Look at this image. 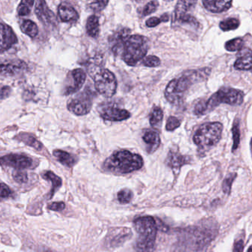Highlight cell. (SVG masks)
<instances>
[{"mask_svg":"<svg viewBox=\"0 0 252 252\" xmlns=\"http://www.w3.org/2000/svg\"><path fill=\"white\" fill-rule=\"evenodd\" d=\"M211 73L210 67L189 70L178 79H172L166 87V99L172 105L181 103L187 90L193 84L205 80Z\"/></svg>","mask_w":252,"mask_h":252,"instance_id":"6da1fadb","label":"cell"},{"mask_svg":"<svg viewBox=\"0 0 252 252\" xmlns=\"http://www.w3.org/2000/svg\"><path fill=\"white\" fill-rule=\"evenodd\" d=\"M149 41L142 35H129L112 48L115 54H121L127 65L134 66L143 60L149 50Z\"/></svg>","mask_w":252,"mask_h":252,"instance_id":"7a4b0ae2","label":"cell"},{"mask_svg":"<svg viewBox=\"0 0 252 252\" xmlns=\"http://www.w3.org/2000/svg\"><path fill=\"white\" fill-rule=\"evenodd\" d=\"M144 165L143 158L138 154L128 150H120L114 152L104 163V169L116 174L124 175L142 169Z\"/></svg>","mask_w":252,"mask_h":252,"instance_id":"3957f363","label":"cell"},{"mask_svg":"<svg viewBox=\"0 0 252 252\" xmlns=\"http://www.w3.org/2000/svg\"><path fill=\"white\" fill-rule=\"evenodd\" d=\"M137 233L135 249L138 252H152L156 240L157 223L150 216L138 217L134 221Z\"/></svg>","mask_w":252,"mask_h":252,"instance_id":"277c9868","label":"cell"},{"mask_svg":"<svg viewBox=\"0 0 252 252\" xmlns=\"http://www.w3.org/2000/svg\"><path fill=\"white\" fill-rule=\"evenodd\" d=\"M88 73L94 81L96 90L102 96L110 98L114 96L117 89L116 76L108 69L99 64H90Z\"/></svg>","mask_w":252,"mask_h":252,"instance_id":"5b68a950","label":"cell"},{"mask_svg":"<svg viewBox=\"0 0 252 252\" xmlns=\"http://www.w3.org/2000/svg\"><path fill=\"white\" fill-rule=\"evenodd\" d=\"M223 129V125L220 122L204 124L196 131L193 141L200 149L207 150L220 142Z\"/></svg>","mask_w":252,"mask_h":252,"instance_id":"8992f818","label":"cell"},{"mask_svg":"<svg viewBox=\"0 0 252 252\" xmlns=\"http://www.w3.org/2000/svg\"><path fill=\"white\" fill-rule=\"evenodd\" d=\"M244 93L237 89L223 87L213 94L207 102L204 101L206 113L212 111L221 104H227L231 106H238L243 104Z\"/></svg>","mask_w":252,"mask_h":252,"instance_id":"52a82bcc","label":"cell"},{"mask_svg":"<svg viewBox=\"0 0 252 252\" xmlns=\"http://www.w3.org/2000/svg\"><path fill=\"white\" fill-rule=\"evenodd\" d=\"M196 1H178L174 12L172 24H189L198 27L199 23L189 11L194 8Z\"/></svg>","mask_w":252,"mask_h":252,"instance_id":"ba28073f","label":"cell"},{"mask_svg":"<svg viewBox=\"0 0 252 252\" xmlns=\"http://www.w3.org/2000/svg\"><path fill=\"white\" fill-rule=\"evenodd\" d=\"M132 236V231L126 227L112 229L105 239V246L109 249H116L126 243Z\"/></svg>","mask_w":252,"mask_h":252,"instance_id":"9c48e42d","label":"cell"},{"mask_svg":"<svg viewBox=\"0 0 252 252\" xmlns=\"http://www.w3.org/2000/svg\"><path fill=\"white\" fill-rule=\"evenodd\" d=\"M34 164L33 159L27 155L9 154L0 158V166L13 167L17 170L31 168Z\"/></svg>","mask_w":252,"mask_h":252,"instance_id":"30bf717a","label":"cell"},{"mask_svg":"<svg viewBox=\"0 0 252 252\" xmlns=\"http://www.w3.org/2000/svg\"><path fill=\"white\" fill-rule=\"evenodd\" d=\"M92 102L89 95L81 93L77 97L71 99L67 102V108L76 116H84L91 110Z\"/></svg>","mask_w":252,"mask_h":252,"instance_id":"8fae6325","label":"cell"},{"mask_svg":"<svg viewBox=\"0 0 252 252\" xmlns=\"http://www.w3.org/2000/svg\"><path fill=\"white\" fill-rule=\"evenodd\" d=\"M99 113L102 119L109 122H122L130 117V113L126 109H121L109 104H103L99 106Z\"/></svg>","mask_w":252,"mask_h":252,"instance_id":"7c38bea8","label":"cell"},{"mask_svg":"<svg viewBox=\"0 0 252 252\" xmlns=\"http://www.w3.org/2000/svg\"><path fill=\"white\" fill-rule=\"evenodd\" d=\"M18 42V38L8 24L0 23V54L11 49Z\"/></svg>","mask_w":252,"mask_h":252,"instance_id":"4fadbf2b","label":"cell"},{"mask_svg":"<svg viewBox=\"0 0 252 252\" xmlns=\"http://www.w3.org/2000/svg\"><path fill=\"white\" fill-rule=\"evenodd\" d=\"M35 13L39 20L45 25L55 26L58 24L57 17L50 11L44 1L38 0L35 2Z\"/></svg>","mask_w":252,"mask_h":252,"instance_id":"5bb4252c","label":"cell"},{"mask_svg":"<svg viewBox=\"0 0 252 252\" xmlns=\"http://www.w3.org/2000/svg\"><path fill=\"white\" fill-rule=\"evenodd\" d=\"M71 76L73 78V84L66 87L65 91H64V95L66 96L74 94L76 92L79 91L83 87L84 84L86 81V78H87L85 72L80 68L73 70L71 72Z\"/></svg>","mask_w":252,"mask_h":252,"instance_id":"9a60e30c","label":"cell"},{"mask_svg":"<svg viewBox=\"0 0 252 252\" xmlns=\"http://www.w3.org/2000/svg\"><path fill=\"white\" fill-rule=\"evenodd\" d=\"M27 68V64L24 62L16 60L0 63V75L5 76H14L20 71H24Z\"/></svg>","mask_w":252,"mask_h":252,"instance_id":"2e32d148","label":"cell"},{"mask_svg":"<svg viewBox=\"0 0 252 252\" xmlns=\"http://www.w3.org/2000/svg\"><path fill=\"white\" fill-rule=\"evenodd\" d=\"M190 158L188 156L181 155L178 151L170 150L167 156V163L174 171H179L181 167L189 164Z\"/></svg>","mask_w":252,"mask_h":252,"instance_id":"e0dca14e","label":"cell"},{"mask_svg":"<svg viewBox=\"0 0 252 252\" xmlns=\"http://www.w3.org/2000/svg\"><path fill=\"white\" fill-rule=\"evenodd\" d=\"M142 138L147 145V150L149 153H153L159 147L161 139L159 134L156 131L147 129L145 131Z\"/></svg>","mask_w":252,"mask_h":252,"instance_id":"ac0fdd59","label":"cell"},{"mask_svg":"<svg viewBox=\"0 0 252 252\" xmlns=\"http://www.w3.org/2000/svg\"><path fill=\"white\" fill-rule=\"evenodd\" d=\"M203 5L206 9L212 13H222L228 11L232 5V1H223V0H205L203 1Z\"/></svg>","mask_w":252,"mask_h":252,"instance_id":"d6986e66","label":"cell"},{"mask_svg":"<svg viewBox=\"0 0 252 252\" xmlns=\"http://www.w3.org/2000/svg\"><path fill=\"white\" fill-rule=\"evenodd\" d=\"M58 14L60 20L64 22H75L79 20L77 11L67 4H61L59 6Z\"/></svg>","mask_w":252,"mask_h":252,"instance_id":"ffe728a7","label":"cell"},{"mask_svg":"<svg viewBox=\"0 0 252 252\" xmlns=\"http://www.w3.org/2000/svg\"><path fill=\"white\" fill-rule=\"evenodd\" d=\"M236 70H251L252 69V50L250 48L245 49L242 52L241 56L236 60L234 64Z\"/></svg>","mask_w":252,"mask_h":252,"instance_id":"44dd1931","label":"cell"},{"mask_svg":"<svg viewBox=\"0 0 252 252\" xmlns=\"http://www.w3.org/2000/svg\"><path fill=\"white\" fill-rule=\"evenodd\" d=\"M15 139L18 140L20 142H22L27 146L31 147L37 150H41L42 149V145L32 134L21 132L15 137Z\"/></svg>","mask_w":252,"mask_h":252,"instance_id":"7402d4cb","label":"cell"},{"mask_svg":"<svg viewBox=\"0 0 252 252\" xmlns=\"http://www.w3.org/2000/svg\"><path fill=\"white\" fill-rule=\"evenodd\" d=\"M53 155L62 164L67 167H73L77 162V158L76 157L65 151L57 149V150L53 151Z\"/></svg>","mask_w":252,"mask_h":252,"instance_id":"603a6c76","label":"cell"},{"mask_svg":"<svg viewBox=\"0 0 252 252\" xmlns=\"http://www.w3.org/2000/svg\"><path fill=\"white\" fill-rule=\"evenodd\" d=\"M86 29L88 36L92 38H97L100 34L99 20L96 15H92L87 19Z\"/></svg>","mask_w":252,"mask_h":252,"instance_id":"cb8c5ba5","label":"cell"},{"mask_svg":"<svg viewBox=\"0 0 252 252\" xmlns=\"http://www.w3.org/2000/svg\"><path fill=\"white\" fill-rule=\"evenodd\" d=\"M42 178L47 181H50L52 183L51 194H50V198L54 195L55 193L61 187L63 184V180L60 177L57 176L54 172L52 171H47L42 175Z\"/></svg>","mask_w":252,"mask_h":252,"instance_id":"d4e9b609","label":"cell"},{"mask_svg":"<svg viewBox=\"0 0 252 252\" xmlns=\"http://www.w3.org/2000/svg\"><path fill=\"white\" fill-rule=\"evenodd\" d=\"M20 28L24 34L31 38H34L38 35V27H37V24L31 20H24L20 25Z\"/></svg>","mask_w":252,"mask_h":252,"instance_id":"484cf974","label":"cell"},{"mask_svg":"<svg viewBox=\"0 0 252 252\" xmlns=\"http://www.w3.org/2000/svg\"><path fill=\"white\" fill-rule=\"evenodd\" d=\"M164 119V113L162 109L159 106H155L151 111L150 116H149V123L152 126L156 127L160 126Z\"/></svg>","mask_w":252,"mask_h":252,"instance_id":"4316f807","label":"cell"},{"mask_svg":"<svg viewBox=\"0 0 252 252\" xmlns=\"http://www.w3.org/2000/svg\"><path fill=\"white\" fill-rule=\"evenodd\" d=\"M240 26V21L236 18H228L220 21L219 27L223 31H230L236 30Z\"/></svg>","mask_w":252,"mask_h":252,"instance_id":"83f0119b","label":"cell"},{"mask_svg":"<svg viewBox=\"0 0 252 252\" xmlns=\"http://www.w3.org/2000/svg\"><path fill=\"white\" fill-rule=\"evenodd\" d=\"M244 47V41L242 38L233 39L225 44L226 50L230 52L240 51Z\"/></svg>","mask_w":252,"mask_h":252,"instance_id":"f1b7e54d","label":"cell"},{"mask_svg":"<svg viewBox=\"0 0 252 252\" xmlns=\"http://www.w3.org/2000/svg\"><path fill=\"white\" fill-rule=\"evenodd\" d=\"M34 3H35L34 1H28V0L21 1L17 8V13H18L19 16L25 17V16L29 15L31 8Z\"/></svg>","mask_w":252,"mask_h":252,"instance_id":"f546056e","label":"cell"},{"mask_svg":"<svg viewBox=\"0 0 252 252\" xmlns=\"http://www.w3.org/2000/svg\"><path fill=\"white\" fill-rule=\"evenodd\" d=\"M232 134H233V146L232 151L238 148L240 142V125H239V120L234 121V125L232 126Z\"/></svg>","mask_w":252,"mask_h":252,"instance_id":"4dcf8cb0","label":"cell"},{"mask_svg":"<svg viewBox=\"0 0 252 252\" xmlns=\"http://www.w3.org/2000/svg\"><path fill=\"white\" fill-rule=\"evenodd\" d=\"M132 191L129 189H124L118 193V200L121 204H128L132 201Z\"/></svg>","mask_w":252,"mask_h":252,"instance_id":"1f68e13d","label":"cell"},{"mask_svg":"<svg viewBox=\"0 0 252 252\" xmlns=\"http://www.w3.org/2000/svg\"><path fill=\"white\" fill-rule=\"evenodd\" d=\"M158 5H159V2L158 1H151V2H148L142 11V17H146V16L149 15V14H152L155 12L157 9H158Z\"/></svg>","mask_w":252,"mask_h":252,"instance_id":"d6a6232c","label":"cell"},{"mask_svg":"<svg viewBox=\"0 0 252 252\" xmlns=\"http://www.w3.org/2000/svg\"><path fill=\"white\" fill-rule=\"evenodd\" d=\"M181 121L175 116H170L167 119L166 129L167 131H174L181 126Z\"/></svg>","mask_w":252,"mask_h":252,"instance_id":"836d02e7","label":"cell"},{"mask_svg":"<svg viewBox=\"0 0 252 252\" xmlns=\"http://www.w3.org/2000/svg\"><path fill=\"white\" fill-rule=\"evenodd\" d=\"M143 64L149 67H156L161 64V60L155 56H148L143 59Z\"/></svg>","mask_w":252,"mask_h":252,"instance_id":"e575fe53","label":"cell"},{"mask_svg":"<svg viewBox=\"0 0 252 252\" xmlns=\"http://www.w3.org/2000/svg\"><path fill=\"white\" fill-rule=\"evenodd\" d=\"M236 176L237 175L235 173L230 174L223 181V190L226 194H230L231 191V185H232L233 181L235 179Z\"/></svg>","mask_w":252,"mask_h":252,"instance_id":"d590c367","label":"cell"},{"mask_svg":"<svg viewBox=\"0 0 252 252\" xmlns=\"http://www.w3.org/2000/svg\"><path fill=\"white\" fill-rule=\"evenodd\" d=\"M13 178L19 184H24L28 180L27 172L22 170H17V169L13 172Z\"/></svg>","mask_w":252,"mask_h":252,"instance_id":"8d00e7d4","label":"cell"},{"mask_svg":"<svg viewBox=\"0 0 252 252\" xmlns=\"http://www.w3.org/2000/svg\"><path fill=\"white\" fill-rule=\"evenodd\" d=\"M109 1H96L90 4V8L95 12H100L106 8Z\"/></svg>","mask_w":252,"mask_h":252,"instance_id":"74e56055","label":"cell"},{"mask_svg":"<svg viewBox=\"0 0 252 252\" xmlns=\"http://www.w3.org/2000/svg\"><path fill=\"white\" fill-rule=\"evenodd\" d=\"M12 194L11 189L7 184L0 183V198H7Z\"/></svg>","mask_w":252,"mask_h":252,"instance_id":"f35d334b","label":"cell"},{"mask_svg":"<svg viewBox=\"0 0 252 252\" xmlns=\"http://www.w3.org/2000/svg\"><path fill=\"white\" fill-rule=\"evenodd\" d=\"M11 93V87L0 84V101L4 100L9 97Z\"/></svg>","mask_w":252,"mask_h":252,"instance_id":"ab89813d","label":"cell"},{"mask_svg":"<svg viewBox=\"0 0 252 252\" xmlns=\"http://www.w3.org/2000/svg\"><path fill=\"white\" fill-rule=\"evenodd\" d=\"M47 208H48V210H52V211H63L65 208V204L63 201H61V202H53L49 204L47 206Z\"/></svg>","mask_w":252,"mask_h":252,"instance_id":"60d3db41","label":"cell"},{"mask_svg":"<svg viewBox=\"0 0 252 252\" xmlns=\"http://www.w3.org/2000/svg\"><path fill=\"white\" fill-rule=\"evenodd\" d=\"M161 17H153L149 18L146 21V25L148 27H155L158 26L160 23L162 22Z\"/></svg>","mask_w":252,"mask_h":252,"instance_id":"b9f144b4","label":"cell"},{"mask_svg":"<svg viewBox=\"0 0 252 252\" xmlns=\"http://www.w3.org/2000/svg\"><path fill=\"white\" fill-rule=\"evenodd\" d=\"M243 249H244V241L243 239H238L234 243L233 252H243Z\"/></svg>","mask_w":252,"mask_h":252,"instance_id":"7bdbcfd3","label":"cell"},{"mask_svg":"<svg viewBox=\"0 0 252 252\" xmlns=\"http://www.w3.org/2000/svg\"><path fill=\"white\" fill-rule=\"evenodd\" d=\"M173 252H183L180 249H176Z\"/></svg>","mask_w":252,"mask_h":252,"instance_id":"ee69618b","label":"cell"},{"mask_svg":"<svg viewBox=\"0 0 252 252\" xmlns=\"http://www.w3.org/2000/svg\"><path fill=\"white\" fill-rule=\"evenodd\" d=\"M248 252H252V247H249V250H248Z\"/></svg>","mask_w":252,"mask_h":252,"instance_id":"f6af8a7d","label":"cell"},{"mask_svg":"<svg viewBox=\"0 0 252 252\" xmlns=\"http://www.w3.org/2000/svg\"></svg>","mask_w":252,"mask_h":252,"instance_id":"bcb514c9","label":"cell"}]
</instances>
